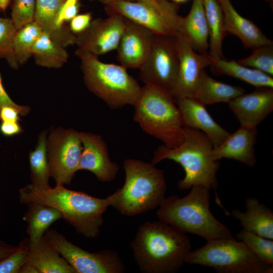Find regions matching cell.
<instances>
[{"mask_svg":"<svg viewBox=\"0 0 273 273\" xmlns=\"http://www.w3.org/2000/svg\"><path fill=\"white\" fill-rule=\"evenodd\" d=\"M27 262L38 273H76L44 235L30 244Z\"/></svg>","mask_w":273,"mask_h":273,"instance_id":"24","label":"cell"},{"mask_svg":"<svg viewBox=\"0 0 273 273\" xmlns=\"http://www.w3.org/2000/svg\"><path fill=\"white\" fill-rule=\"evenodd\" d=\"M172 1H173L174 3L178 4L180 3H184V2H187L188 0H172Z\"/></svg>","mask_w":273,"mask_h":273,"instance_id":"46","label":"cell"},{"mask_svg":"<svg viewBox=\"0 0 273 273\" xmlns=\"http://www.w3.org/2000/svg\"><path fill=\"white\" fill-rule=\"evenodd\" d=\"M124 22L123 31L116 49L117 59L126 69H139L151 51L155 34L125 18Z\"/></svg>","mask_w":273,"mask_h":273,"instance_id":"15","label":"cell"},{"mask_svg":"<svg viewBox=\"0 0 273 273\" xmlns=\"http://www.w3.org/2000/svg\"><path fill=\"white\" fill-rule=\"evenodd\" d=\"M175 38L179 54V67L172 96L174 100L182 97L196 98L204 68L211 66L216 60L207 53H197L180 31Z\"/></svg>","mask_w":273,"mask_h":273,"instance_id":"13","label":"cell"},{"mask_svg":"<svg viewBox=\"0 0 273 273\" xmlns=\"http://www.w3.org/2000/svg\"><path fill=\"white\" fill-rule=\"evenodd\" d=\"M99 1H102V2H104V3H107V4H110L116 0H99Z\"/></svg>","mask_w":273,"mask_h":273,"instance_id":"47","label":"cell"},{"mask_svg":"<svg viewBox=\"0 0 273 273\" xmlns=\"http://www.w3.org/2000/svg\"><path fill=\"white\" fill-rule=\"evenodd\" d=\"M130 246L134 260L144 273H175L192 251L186 234L160 220L143 223Z\"/></svg>","mask_w":273,"mask_h":273,"instance_id":"2","label":"cell"},{"mask_svg":"<svg viewBox=\"0 0 273 273\" xmlns=\"http://www.w3.org/2000/svg\"><path fill=\"white\" fill-rule=\"evenodd\" d=\"M256 128L243 126L228 137L218 147L213 148L212 157L216 161L222 158L234 159L252 167L256 162L254 153Z\"/></svg>","mask_w":273,"mask_h":273,"instance_id":"19","label":"cell"},{"mask_svg":"<svg viewBox=\"0 0 273 273\" xmlns=\"http://www.w3.org/2000/svg\"><path fill=\"white\" fill-rule=\"evenodd\" d=\"M48 133L46 130L40 133L35 148L29 154L31 184L39 190L51 188L47 147Z\"/></svg>","mask_w":273,"mask_h":273,"instance_id":"30","label":"cell"},{"mask_svg":"<svg viewBox=\"0 0 273 273\" xmlns=\"http://www.w3.org/2000/svg\"><path fill=\"white\" fill-rule=\"evenodd\" d=\"M18 273H38V272L33 265L26 262L22 266Z\"/></svg>","mask_w":273,"mask_h":273,"instance_id":"43","label":"cell"},{"mask_svg":"<svg viewBox=\"0 0 273 273\" xmlns=\"http://www.w3.org/2000/svg\"><path fill=\"white\" fill-rule=\"evenodd\" d=\"M245 93V89L217 81L203 70L195 98L204 105L227 103Z\"/></svg>","mask_w":273,"mask_h":273,"instance_id":"27","label":"cell"},{"mask_svg":"<svg viewBox=\"0 0 273 273\" xmlns=\"http://www.w3.org/2000/svg\"><path fill=\"white\" fill-rule=\"evenodd\" d=\"M224 18L225 31L237 36L246 49L254 50L271 41L252 21L242 16L231 0H217Z\"/></svg>","mask_w":273,"mask_h":273,"instance_id":"20","label":"cell"},{"mask_svg":"<svg viewBox=\"0 0 273 273\" xmlns=\"http://www.w3.org/2000/svg\"><path fill=\"white\" fill-rule=\"evenodd\" d=\"M211 72L216 75H225L244 81L256 87L273 88L272 76L258 70L238 63L237 61L225 59L215 60L210 66Z\"/></svg>","mask_w":273,"mask_h":273,"instance_id":"26","label":"cell"},{"mask_svg":"<svg viewBox=\"0 0 273 273\" xmlns=\"http://www.w3.org/2000/svg\"><path fill=\"white\" fill-rule=\"evenodd\" d=\"M127 1H130V2H134L135 0H125Z\"/></svg>","mask_w":273,"mask_h":273,"instance_id":"49","label":"cell"},{"mask_svg":"<svg viewBox=\"0 0 273 273\" xmlns=\"http://www.w3.org/2000/svg\"><path fill=\"white\" fill-rule=\"evenodd\" d=\"M17 248V246L0 243V260L13 253Z\"/></svg>","mask_w":273,"mask_h":273,"instance_id":"42","label":"cell"},{"mask_svg":"<svg viewBox=\"0 0 273 273\" xmlns=\"http://www.w3.org/2000/svg\"><path fill=\"white\" fill-rule=\"evenodd\" d=\"M27 205L22 219L27 224L26 232L30 244H33L41 239L53 223L62 219V215L56 208L43 203Z\"/></svg>","mask_w":273,"mask_h":273,"instance_id":"25","label":"cell"},{"mask_svg":"<svg viewBox=\"0 0 273 273\" xmlns=\"http://www.w3.org/2000/svg\"><path fill=\"white\" fill-rule=\"evenodd\" d=\"M138 2L145 4L149 6L157 8L159 6L160 0H137Z\"/></svg>","mask_w":273,"mask_h":273,"instance_id":"44","label":"cell"},{"mask_svg":"<svg viewBox=\"0 0 273 273\" xmlns=\"http://www.w3.org/2000/svg\"><path fill=\"white\" fill-rule=\"evenodd\" d=\"M178 67L175 37L155 34L151 51L139 68L141 80L145 84L157 86L171 94Z\"/></svg>","mask_w":273,"mask_h":273,"instance_id":"11","label":"cell"},{"mask_svg":"<svg viewBox=\"0 0 273 273\" xmlns=\"http://www.w3.org/2000/svg\"><path fill=\"white\" fill-rule=\"evenodd\" d=\"M125 179L112 194L111 206L127 216L141 214L159 206L165 198L167 185L163 170L152 163L134 159L123 162Z\"/></svg>","mask_w":273,"mask_h":273,"instance_id":"5","label":"cell"},{"mask_svg":"<svg viewBox=\"0 0 273 273\" xmlns=\"http://www.w3.org/2000/svg\"><path fill=\"white\" fill-rule=\"evenodd\" d=\"M92 21V16L89 13L77 15L70 20L69 28L77 34L85 30Z\"/></svg>","mask_w":273,"mask_h":273,"instance_id":"39","label":"cell"},{"mask_svg":"<svg viewBox=\"0 0 273 273\" xmlns=\"http://www.w3.org/2000/svg\"><path fill=\"white\" fill-rule=\"evenodd\" d=\"M21 203H43L57 209L75 231L88 239L100 234L104 222L103 215L113 201L111 194L106 198L93 197L83 192L57 186L39 190L31 184L19 190Z\"/></svg>","mask_w":273,"mask_h":273,"instance_id":"1","label":"cell"},{"mask_svg":"<svg viewBox=\"0 0 273 273\" xmlns=\"http://www.w3.org/2000/svg\"><path fill=\"white\" fill-rule=\"evenodd\" d=\"M1 132L6 136H13L21 133L22 128L18 122L2 121L0 125Z\"/></svg>","mask_w":273,"mask_h":273,"instance_id":"41","label":"cell"},{"mask_svg":"<svg viewBox=\"0 0 273 273\" xmlns=\"http://www.w3.org/2000/svg\"><path fill=\"white\" fill-rule=\"evenodd\" d=\"M236 238L245 243L262 261L273 265V241L242 229Z\"/></svg>","mask_w":273,"mask_h":273,"instance_id":"32","label":"cell"},{"mask_svg":"<svg viewBox=\"0 0 273 273\" xmlns=\"http://www.w3.org/2000/svg\"><path fill=\"white\" fill-rule=\"evenodd\" d=\"M179 31L189 40L195 52L207 53L209 32L203 0H193L186 17H181Z\"/></svg>","mask_w":273,"mask_h":273,"instance_id":"23","label":"cell"},{"mask_svg":"<svg viewBox=\"0 0 273 273\" xmlns=\"http://www.w3.org/2000/svg\"><path fill=\"white\" fill-rule=\"evenodd\" d=\"M32 56L36 65L54 69L61 68L68 59L65 48L43 32L33 47Z\"/></svg>","mask_w":273,"mask_h":273,"instance_id":"29","label":"cell"},{"mask_svg":"<svg viewBox=\"0 0 273 273\" xmlns=\"http://www.w3.org/2000/svg\"><path fill=\"white\" fill-rule=\"evenodd\" d=\"M44 236L76 273L125 272L124 264L115 250L88 252L73 244L63 234L53 229L48 230Z\"/></svg>","mask_w":273,"mask_h":273,"instance_id":"12","label":"cell"},{"mask_svg":"<svg viewBox=\"0 0 273 273\" xmlns=\"http://www.w3.org/2000/svg\"><path fill=\"white\" fill-rule=\"evenodd\" d=\"M203 3L209 32V54L216 60L225 59L222 42L228 33L221 8L217 0H203Z\"/></svg>","mask_w":273,"mask_h":273,"instance_id":"28","label":"cell"},{"mask_svg":"<svg viewBox=\"0 0 273 273\" xmlns=\"http://www.w3.org/2000/svg\"><path fill=\"white\" fill-rule=\"evenodd\" d=\"M186 263L211 267L218 273L273 272V265L262 261L235 238L207 241L204 246L192 250Z\"/></svg>","mask_w":273,"mask_h":273,"instance_id":"8","label":"cell"},{"mask_svg":"<svg viewBox=\"0 0 273 273\" xmlns=\"http://www.w3.org/2000/svg\"><path fill=\"white\" fill-rule=\"evenodd\" d=\"M241 126L256 128L273 110V88L259 87L228 103Z\"/></svg>","mask_w":273,"mask_h":273,"instance_id":"17","label":"cell"},{"mask_svg":"<svg viewBox=\"0 0 273 273\" xmlns=\"http://www.w3.org/2000/svg\"><path fill=\"white\" fill-rule=\"evenodd\" d=\"M4 106H11L16 108L19 111L20 115L22 116L26 115L30 111L29 107L19 105L12 100L4 88L0 74V110Z\"/></svg>","mask_w":273,"mask_h":273,"instance_id":"38","label":"cell"},{"mask_svg":"<svg viewBox=\"0 0 273 273\" xmlns=\"http://www.w3.org/2000/svg\"><path fill=\"white\" fill-rule=\"evenodd\" d=\"M79 133L82 150L78 170H88L102 182L114 180L119 167L117 163L111 161L107 144L102 137L90 132Z\"/></svg>","mask_w":273,"mask_h":273,"instance_id":"16","label":"cell"},{"mask_svg":"<svg viewBox=\"0 0 273 273\" xmlns=\"http://www.w3.org/2000/svg\"><path fill=\"white\" fill-rule=\"evenodd\" d=\"M20 113L16 108L8 106H3L0 110V120L2 121L18 122Z\"/></svg>","mask_w":273,"mask_h":273,"instance_id":"40","label":"cell"},{"mask_svg":"<svg viewBox=\"0 0 273 273\" xmlns=\"http://www.w3.org/2000/svg\"><path fill=\"white\" fill-rule=\"evenodd\" d=\"M246 211L234 209L232 215L240 221L243 229L273 240V212L256 198L249 197L245 201Z\"/></svg>","mask_w":273,"mask_h":273,"instance_id":"22","label":"cell"},{"mask_svg":"<svg viewBox=\"0 0 273 273\" xmlns=\"http://www.w3.org/2000/svg\"><path fill=\"white\" fill-rule=\"evenodd\" d=\"M17 29L11 18L0 17V59L6 60L10 67L18 69L20 65L15 58L13 43Z\"/></svg>","mask_w":273,"mask_h":273,"instance_id":"33","label":"cell"},{"mask_svg":"<svg viewBox=\"0 0 273 273\" xmlns=\"http://www.w3.org/2000/svg\"><path fill=\"white\" fill-rule=\"evenodd\" d=\"M78 11V0H65L62 5L56 21L59 27L65 26V21H70L77 15Z\"/></svg>","mask_w":273,"mask_h":273,"instance_id":"37","label":"cell"},{"mask_svg":"<svg viewBox=\"0 0 273 273\" xmlns=\"http://www.w3.org/2000/svg\"><path fill=\"white\" fill-rule=\"evenodd\" d=\"M125 26L124 18L117 14L92 20L87 28L75 34L77 49L99 56L116 50Z\"/></svg>","mask_w":273,"mask_h":273,"instance_id":"14","label":"cell"},{"mask_svg":"<svg viewBox=\"0 0 273 273\" xmlns=\"http://www.w3.org/2000/svg\"><path fill=\"white\" fill-rule=\"evenodd\" d=\"M241 65L273 75V41L252 50L248 57L237 60Z\"/></svg>","mask_w":273,"mask_h":273,"instance_id":"34","label":"cell"},{"mask_svg":"<svg viewBox=\"0 0 273 273\" xmlns=\"http://www.w3.org/2000/svg\"><path fill=\"white\" fill-rule=\"evenodd\" d=\"M184 140L178 146L173 148L164 145L159 146L154 153L151 163L155 165L168 159L179 164L185 174L177 182L180 190H188L196 185L209 190L216 189L219 164L212 157L213 145L211 141L199 130L184 127Z\"/></svg>","mask_w":273,"mask_h":273,"instance_id":"4","label":"cell"},{"mask_svg":"<svg viewBox=\"0 0 273 273\" xmlns=\"http://www.w3.org/2000/svg\"><path fill=\"white\" fill-rule=\"evenodd\" d=\"M65 0H36L34 17L42 32L66 48L75 44L76 35L69 27H59L56 21L59 10Z\"/></svg>","mask_w":273,"mask_h":273,"instance_id":"21","label":"cell"},{"mask_svg":"<svg viewBox=\"0 0 273 273\" xmlns=\"http://www.w3.org/2000/svg\"><path fill=\"white\" fill-rule=\"evenodd\" d=\"M36 0H14L11 18L17 30L34 21Z\"/></svg>","mask_w":273,"mask_h":273,"instance_id":"36","label":"cell"},{"mask_svg":"<svg viewBox=\"0 0 273 273\" xmlns=\"http://www.w3.org/2000/svg\"><path fill=\"white\" fill-rule=\"evenodd\" d=\"M10 0H0V10L5 11L7 8Z\"/></svg>","mask_w":273,"mask_h":273,"instance_id":"45","label":"cell"},{"mask_svg":"<svg viewBox=\"0 0 273 273\" xmlns=\"http://www.w3.org/2000/svg\"><path fill=\"white\" fill-rule=\"evenodd\" d=\"M30 247L28 238L22 240L15 251L0 260V273H18L27 262Z\"/></svg>","mask_w":273,"mask_h":273,"instance_id":"35","label":"cell"},{"mask_svg":"<svg viewBox=\"0 0 273 273\" xmlns=\"http://www.w3.org/2000/svg\"><path fill=\"white\" fill-rule=\"evenodd\" d=\"M133 106V120L145 132L169 148L181 144L184 127L171 93L156 85L145 84Z\"/></svg>","mask_w":273,"mask_h":273,"instance_id":"6","label":"cell"},{"mask_svg":"<svg viewBox=\"0 0 273 273\" xmlns=\"http://www.w3.org/2000/svg\"><path fill=\"white\" fill-rule=\"evenodd\" d=\"M42 32L41 28L34 21L17 30L13 47L15 58L20 66L25 64L32 57L33 47Z\"/></svg>","mask_w":273,"mask_h":273,"instance_id":"31","label":"cell"},{"mask_svg":"<svg viewBox=\"0 0 273 273\" xmlns=\"http://www.w3.org/2000/svg\"><path fill=\"white\" fill-rule=\"evenodd\" d=\"M47 147L50 176L57 186L70 184L78 171L82 150L79 132L72 128L52 129Z\"/></svg>","mask_w":273,"mask_h":273,"instance_id":"10","label":"cell"},{"mask_svg":"<svg viewBox=\"0 0 273 273\" xmlns=\"http://www.w3.org/2000/svg\"><path fill=\"white\" fill-rule=\"evenodd\" d=\"M265 2L269 3L270 4H272L273 3V0H263Z\"/></svg>","mask_w":273,"mask_h":273,"instance_id":"48","label":"cell"},{"mask_svg":"<svg viewBox=\"0 0 273 273\" xmlns=\"http://www.w3.org/2000/svg\"><path fill=\"white\" fill-rule=\"evenodd\" d=\"M174 102L179 111L184 127L199 130L211 141L213 148L221 145L230 133L212 118L199 100L193 97L179 98Z\"/></svg>","mask_w":273,"mask_h":273,"instance_id":"18","label":"cell"},{"mask_svg":"<svg viewBox=\"0 0 273 273\" xmlns=\"http://www.w3.org/2000/svg\"><path fill=\"white\" fill-rule=\"evenodd\" d=\"M85 85L112 109L133 106L141 87L122 66L102 62L98 57L77 49Z\"/></svg>","mask_w":273,"mask_h":273,"instance_id":"7","label":"cell"},{"mask_svg":"<svg viewBox=\"0 0 273 273\" xmlns=\"http://www.w3.org/2000/svg\"><path fill=\"white\" fill-rule=\"evenodd\" d=\"M159 220L184 233L197 235L206 241L234 238L231 231L217 220L210 209L209 190L193 186L184 197H165L156 212Z\"/></svg>","mask_w":273,"mask_h":273,"instance_id":"3","label":"cell"},{"mask_svg":"<svg viewBox=\"0 0 273 273\" xmlns=\"http://www.w3.org/2000/svg\"><path fill=\"white\" fill-rule=\"evenodd\" d=\"M109 14H117L150 30L155 34L175 37L181 16L178 4L160 0L157 8L140 2L116 0L107 4Z\"/></svg>","mask_w":273,"mask_h":273,"instance_id":"9","label":"cell"}]
</instances>
